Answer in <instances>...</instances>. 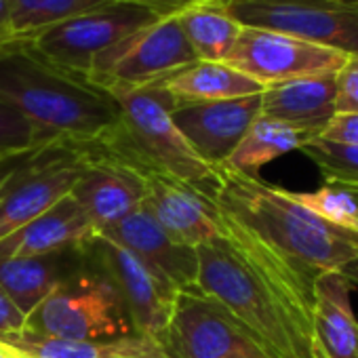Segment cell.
I'll use <instances>...</instances> for the list:
<instances>
[{
	"label": "cell",
	"instance_id": "74e56055",
	"mask_svg": "<svg viewBox=\"0 0 358 358\" xmlns=\"http://www.w3.org/2000/svg\"><path fill=\"white\" fill-rule=\"evenodd\" d=\"M348 190H350V192L354 194V199L358 201V186H348Z\"/></svg>",
	"mask_w": 358,
	"mask_h": 358
},
{
	"label": "cell",
	"instance_id": "8d00e7d4",
	"mask_svg": "<svg viewBox=\"0 0 358 358\" xmlns=\"http://www.w3.org/2000/svg\"><path fill=\"white\" fill-rule=\"evenodd\" d=\"M11 41H15V38H11L7 32H3V30H0V45H7V43H11Z\"/></svg>",
	"mask_w": 358,
	"mask_h": 358
},
{
	"label": "cell",
	"instance_id": "5bb4252c",
	"mask_svg": "<svg viewBox=\"0 0 358 358\" xmlns=\"http://www.w3.org/2000/svg\"><path fill=\"white\" fill-rule=\"evenodd\" d=\"M262 116V93L205 101V103H177L171 118L194 154L209 166H222L236 150L249 127Z\"/></svg>",
	"mask_w": 358,
	"mask_h": 358
},
{
	"label": "cell",
	"instance_id": "d4e9b609",
	"mask_svg": "<svg viewBox=\"0 0 358 358\" xmlns=\"http://www.w3.org/2000/svg\"><path fill=\"white\" fill-rule=\"evenodd\" d=\"M108 3L112 0H7L9 32L15 41H30L51 26Z\"/></svg>",
	"mask_w": 358,
	"mask_h": 358
},
{
	"label": "cell",
	"instance_id": "9c48e42d",
	"mask_svg": "<svg viewBox=\"0 0 358 358\" xmlns=\"http://www.w3.org/2000/svg\"><path fill=\"white\" fill-rule=\"evenodd\" d=\"M228 11L247 28L358 53V0H232Z\"/></svg>",
	"mask_w": 358,
	"mask_h": 358
},
{
	"label": "cell",
	"instance_id": "52a82bcc",
	"mask_svg": "<svg viewBox=\"0 0 358 358\" xmlns=\"http://www.w3.org/2000/svg\"><path fill=\"white\" fill-rule=\"evenodd\" d=\"M85 148L45 141L0 182V241L68 196L83 171Z\"/></svg>",
	"mask_w": 358,
	"mask_h": 358
},
{
	"label": "cell",
	"instance_id": "f546056e",
	"mask_svg": "<svg viewBox=\"0 0 358 358\" xmlns=\"http://www.w3.org/2000/svg\"><path fill=\"white\" fill-rule=\"evenodd\" d=\"M320 137L337 143L358 145V114H335Z\"/></svg>",
	"mask_w": 358,
	"mask_h": 358
},
{
	"label": "cell",
	"instance_id": "9a60e30c",
	"mask_svg": "<svg viewBox=\"0 0 358 358\" xmlns=\"http://www.w3.org/2000/svg\"><path fill=\"white\" fill-rule=\"evenodd\" d=\"M137 173L145 182L143 205L173 243L199 249L220 236V211L213 199L169 175L154 171Z\"/></svg>",
	"mask_w": 358,
	"mask_h": 358
},
{
	"label": "cell",
	"instance_id": "e0dca14e",
	"mask_svg": "<svg viewBox=\"0 0 358 358\" xmlns=\"http://www.w3.org/2000/svg\"><path fill=\"white\" fill-rule=\"evenodd\" d=\"M95 230L78 203L68 194L34 222L0 241V259L51 257L68 249L91 247Z\"/></svg>",
	"mask_w": 358,
	"mask_h": 358
},
{
	"label": "cell",
	"instance_id": "ac0fdd59",
	"mask_svg": "<svg viewBox=\"0 0 358 358\" xmlns=\"http://www.w3.org/2000/svg\"><path fill=\"white\" fill-rule=\"evenodd\" d=\"M335 74H318L266 87L262 116L282 120L320 137L335 116Z\"/></svg>",
	"mask_w": 358,
	"mask_h": 358
},
{
	"label": "cell",
	"instance_id": "f35d334b",
	"mask_svg": "<svg viewBox=\"0 0 358 358\" xmlns=\"http://www.w3.org/2000/svg\"><path fill=\"white\" fill-rule=\"evenodd\" d=\"M0 162H5V160H0Z\"/></svg>",
	"mask_w": 358,
	"mask_h": 358
},
{
	"label": "cell",
	"instance_id": "7a4b0ae2",
	"mask_svg": "<svg viewBox=\"0 0 358 358\" xmlns=\"http://www.w3.org/2000/svg\"><path fill=\"white\" fill-rule=\"evenodd\" d=\"M0 99L30 120L45 141L89 148L108 139L118 103L89 80L43 57L30 41L0 45Z\"/></svg>",
	"mask_w": 358,
	"mask_h": 358
},
{
	"label": "cell",
	"instance_id": "f1b7e54d",
	"mask_svg": "<svg viewBox=\"0 0 358 358\" xmlns=\"http://www.w3.org/2000/svg\"><path fill=\"white\" fill-rule=\"evenodd\" d=\"M335 112L358 114V53L348 55L335 72Z\"/></svg>",
	"mask_w": 358,
	"mask_h": 358
},
{
	"label": "cell",
	"instance_id": "d6a6232c",
	"mask_svg": "<svg viewBox=\"0 0 358 358\" xmlns=\"http://www.w3.org/2000/svg\"><path fill=\"white\" fill-rule=\"evenodd\" d=\"M339 274H341L352 287H358V257L352 259V262H348V264L339 270Z\"/></svg>",
	"mask_w": 358,
	"mask_h": 358
},
{
	"label": "cell",
	"instance_id": "3957f363",
	"mask_svg": "<svg viewBox=\"0 0 358 358\" xmlns=\"http://www.w3.org/2000/svg\"><path fill=\"white\" fill-rule=\"evenodd\" d=\"M213 203L220 213L238 222L276 253L320 276L339 272L358 257V234L337 228L259 175L226 164L215 166Z\"/></svg>",
	"mask_w": 358,
	"mask_h": 358
},
{
	"label": "cell",
	"instance_id": "cb8c5ba5",
	"mask_svg": "<svg viewBox=\"0 0 358 358\" xmlns=\"http://www.w3.org/2000/svg\"><path fill=\"white\" fill-rule=\"evenodd\" d=\"M59 280L51 257L0 259V289L26 318L49 297Z\"/></svg>",
	"mask_w": 358,
	"mask_h": 358
},
{
	"label": "cell",
	"instance_id": "484cf974",
	"mask_svg": "<svg viewBox=\"0 0 358 358\" xmlns=\"http://www.w3.org/2000/svg\"><path fill=\"white\" fill-rule=\"evenodd\" d=\"M293 196L324 222L358 234V201L348 186L324 182L314 192H293Z\"/></svg>",
	"mask_w": 358,
	"mask_h": 358
},
{
	"label": "cell",
	"instance_id": "ab89813d",
	"mask_svg": "<svg viewBox=\"0 0 358 358\" xmlns=\"http://www.w3.org/2000/svg\"><path fill=\"white\" fill-rule=\"evenodd\" d=\"M20 356H22V354H20ZM22 358H24V356H22Z\"/></svg>",
	"mask_w": 358,
	"mask_h": 358
},
{
	"label": "cell",
	"instance_id": "1f68e13d",
	"mask_svg": "<svg viewBox=\"0 0 358 358\" xmlns=\"http://www.w3.org/2000/svg\"><path fill=\"white\" fill-rule=\"evenodd\" d=\"M131 3H139L143 7H150L160 15H175V13H179L182 9H186L194 3H203V0H131ZM213 3L228 5V3H232V0H213Z\"/></svg>",
	"mask_w": 358,
	"mask_h": 358
},
{
	"label": "cell",
	"instance_id": "6da1fadb",
	"mask_svg": "<svg viewBox=\"0 0 358 358\" xmlns=\"http://www.w3.org/2000/svg\"><path fill=\"white\" fill-rule=\"evenodd\" d=\"M196 289L215 299L266 358H327L314 327L310 270L220 213V236L196 249Z\"/></svg>",
	"mask_w": 358,
	"mask_h": 358
},
{
	"label": "cell",
	"instance_id": "277c9868",
	"mask_svg": "<svg viewBox=\"0 0 358 358\" xmlns=\"http://www.w3.org/2000/svg\"><path fill=\"white\" fill-rule=\"evenodd\" d=\"M108 95L118 103L120 122L108 139L95 145H101L135 171L169 175L213 199L215 169L194 154L175 127L171 112L177 101L160 83L139 89H116Z\"/></svg>",
	"mask_w": 358,
	"mask_h": 358
},
{
	"label": "cell",
	"instance_id": "30bf717a",
	"mask_svg": "<svg viewBox=\"0 0 358 358\" xmlns=\"http://www.w3.org/2000/svg\"><path fill=\"white\" fill-rule=\"evenodd\" d=\"M156 339L164 358H266L228 310L196 287L177 293L171 318Z\"/></svg>",
	"mask_w": 358,
	"mask_h": 358
},
{
	"label": "cell",
	"instance_id": "d590c367",
	"mask_svg": "<svg viewBox=\"0 0 358 358\" xmlns=\"http://www.w3.org/2000/svg\"><path fill=\"white\" fill-rule=\"evenodd\" d=\"M5 162H7V160H5ZM5 162H0V182H3L5 175H7V173H9V169H11V166H7Z\"/></svg>",
	"mask_w": 358,
	"mask_h": 358
},
{
	"label": "cell",
	"instance_id": "836d02e7",
	"mask_svg": "<svg viewBox=\"0 0 358 358\" xmlns=\"http://www.w3.org/2000/svg\"><path fill=\"white\" fill-rule=\"evenodd\" d=\"M0 30L7 32V34L11 36V32H9V13H7V0H0ZM11 38H13V36H11Z\"/></svg>",
	"mask_w": 358,
	"mask_h": 358
},
{
	"label": "cell",
	"instance_id": "83f0119b",
	"mask_svg": "<svg viewBox=\"0 0 358 358\" xmlns=\"http://www.w3.org/2000/svg\"><path fill=\"white\" fill-rule=\"evenodd\" d=\"M43 143L45 139L38 129L11 103L0 99V160L22 158Z\"/></svg>",
	"mask_w": 358,
	"mask_h": 358
},
{
	"label": "cell",
	"instance_id": "ffe728a7",
	"mask_svg": "<svg viewBox=\"0 0 358 358\" xmlns=\"http://www.w3.org/2000/svg\"><path fill=\"white\" fill-rule=\"evenodd\" d=\"M352 285L339 272L314 280V327L327 358H358V318L352 308Z\"/></svg>",
	"mask_w": 358,
	"mask_h": 358
},
{
	"label": "cell",
	"instance_id": "7c38bea8",
	"mask_svg": "<svg viewBox=\"0 0 358 358\" xmlns=\"http://www.w3.org/2000/svg\"><path fill=\"white\" fill-rule=\"evenodd\" d=\"M70 196L97 232L118 224L145 201V182L131 164L101 145L85 148L83 171Z\"/></svg>",
	"mask_w": 358,
	"mask_h": 358
},
{
	"label": "cell",
	"instance_id": "7402d4cb",
	"mask_svg": "<svg viewBox=\"0 0 358 358\" xmlns=\"http://www.w3.org/2000/svg\"><path fill=\"white\" fill-rule=\"evenodd\" d=\"M179 28L201 62H226L243 26L230 15L228 5L203 0L175 13Z\"/></svg>",
	"mask_w": 358,
	"mask_h": 358
},
{
	"label": "cell",
	"instance_id": "5b68a950",
	"mask_svg": "<svg viewBox=\"0 0 358 358\" xmlns=\"http://www.w3.org/2000/svg\"><path fill=\"white\" fill-rule=\"evenodd\" d=\"M26 331L70 341L116 339L135 333L118 289L101 276L59 280L26 318Z\"/></svg>",
	"mask_w": 358,
	"mask_h": 358
},
{
	"label": "cell",
	"instance_id": "4fadbf2b",
	"mask_svg": "<svg viewBox=\"0 0 358 358\" xmlns=\"http://www.w3.org/2000/svg\"><path fill=\"white\" fill-rule=\"evenodd\" d=\"M91 247L99 249L101 262L110 270V280L122 297L133 329L156 339L171 318L179 291L118 243L95 236Z\"/></svg>",
	"mask_w": 358,
	"mask_h": 358
},
{
	"label": "cell",
	"instance_id": "2e32d148",
	"mask_svg": "<svg viewBox=\"0 0 358 358\" xmlns=\"http://www.w3.org/2000/svg\"><path fill=\"white\" fill-rule=\"evenodd\" d=\"M95 236H106L118 243L120 247L137 255L143 264H148L152 270L162 274L177 291L196 285V249L173 243L143 203L124 220L97 232Z\"/></svg>",
	"mask_w": 358,
	"mask_h": 358
},
{
	"label": "cell",
	"instance_id": "8fae6325",
	"mask_svg": "<svg viewBox=\"0 0 358 358\" xmlns=\"http://www.w3.org/2000/svg\"><path fill=\"white\" fill-rule=\"evenodd\" d=\"M345 59L348 55L335 49L243 26L226 64L251 76L262 87H272L295 78L335 74Z\"/></svg>",
	"mask_w": 358,
	"mask_h": 358
},
{
	"label": "cell",
	"instance_id": "603a6c76",
	"mask_svg": "<svg viewBox=\"0 0 358 358\" xmlns=\"http://www.w3.org/2000/svg\"><path fill=\"white\" fill-rule=\"evenodd\" d=\"M316 137L318 135L312 131L297 129L293 124H287L282 120H274L268 116H259L249 127V131L245 133V137L241 139V143L236 145V150L230 154V158L224 164L230 169L249 173V175H257V171L264 164L289 152L301 150Z\"/></svg>",
	"mask_w": 358,
	"mask_h": 358
},
{
	"label": "cell",
	"instance_id": "8992f818",
	"mask_svg": "<svg viewBox=\"0 0 358 358\" xmlns=\"http://www.w3.org/2000/svg\"><path fill=\"white\" fill-rule=\"evenodd\" d=\"M160 17V13L139 3L112 0L108 5L38 32L30 43L51 64L87 80L103 53Z\"/></svg>",
	"mask_w": 358,
	"mask_h": 358
},
{
	"label": "cell",
	"instance_id": "44dd1931",
	"mask_svg": "<svg viewBox=\"0 0 358 358\" xmlns=\"http://www.w3.org/2000/svg\"><path fill=\"white\" fill-rule=\"evenodd\" d=\"M160 85L171 93V97L177 103L238 99V97L264 93L266 89L257 80L232 68L226 62H201V59L160 80Z\"/></svg>",
	"mask_w": 358,
	"mask_h": 358
},
{
	"label": "cell",
	"instance_id": "d6986e66",
	"mask_svg": "<svg viewBox=\"0 0 358 358\" xmlns=\"http://www.w3.org/2000/svg\"><path fill=\"white\" fill-rule=\"evenodd\" d=\"M0 341L24 358H164L158 339L137 331L116 339L70 341L41 337L24 329L0 335Z\"/></svg>",
	"mask_w": 358,
	"mask_h": 358
},
{
	"label": "cell",
	"instance_id": "e575fe53",
	"mask_svg": "<svg viewBox=\"0 0 358 358\" xmlns=\"http://www.w3.org/2000/svg\"><path fill=\"white\" fill-rule=\"evenodd\" d=\"M0 358H22L13 348H9V345H5L3 341H0Z\"/></svg>",
	"mask_w": 358,
	"mask_h": 358
},
{
	"label": "cell",
	"instance_id": "4316f807",
	"mask_svg": "<svg viewBox=\"0 0 358 358\" xmlns=\"http://www.w3.org/2000/svg\"><path fill=\"white\" fill-rule=\"evenodd\" d=\"M301 152L318 166L324 182L358 186V145L316 137Z\"/></svg>",
	"mask_w": 358,
	"mask_h": 358
},
{
	"label": "cell",
	"instance_id": "4dcf8cb0",
	"mask_svg": "<svg viewBox=\"0 0 358 358\" xmlns=\"http://www.w3.org/2000/svg\"><path fill=\"white\" fill-rule=\"evenodd\" d=\"M26 329V316L11 303V299L0 289V335L17 333Z\"/></svg>",
	"mask_w": 358,
	"mask_h": 358
},
{
	"label": "cell",
	"instance_id": "ba28073f",
	"mask_svg": "<svg viewBox=\"0 0 358 358\" xmlns=\"http://www.w3.org/2000/svg\"><path fill=\"white\" fill-rule=\"evenodd\" d=\"M194 62L199 57L179 28L177 17L162 15L103 53L87 80L106 93L139 89L160 83Z\"/></svg>",
	"mask_w": 358,
	"mask_h": 358
}]
</instances>
